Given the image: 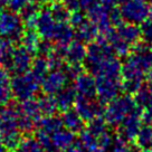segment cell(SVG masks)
<instances>
[{"instance_id":"5bb4252c","label":"cell","mask_w":152,"mask_h":152,"mask_svg":"<svg viewBox=\"0 0 152 152\" xmlns=\"http://www.w3.org/2000/svg\"><path fill=\"white\" fill-rule=\"evenodd\" d=\"M86 57V47L83 42L76 39L69 43L66 47L65 61L69 65H82Z\"/></svg>"},{"instance_id":"7c38bea8","label":"cell","mask_w":152,"mask_h":152,"mask_svg":"<svg viewBox=\"0 0 152 152\" xmlns=\"http://www.w3.org/2000/svg\"><path fill=\"white\" fill-rule=\"evenodd\" d=\"M18 119L19 106L15 103H9L6 106L0 107V132L5 133L19 130Z\"/></svg>"},{"instance_id":"83f0119b","label":"cell","mask_w":152,"mask_h":152,"mask_svg":"<svg viewBox=\"0 0 152 152\" xmlns=\"http://www.w3.org/2000/svg\"><path fill=\"white\" fill-rule=\"evenodd\" d=\"M37 101L43 116L56 115V113L58 112V107H57V103L54 95H42Z\"/></svg>"},{"instance_id":"7a4b0ae2","label":"cell","mask_w":152,"mask_h":152,"mask_svg":"<svg viewBox=\"0 0 152 152\" xmlns=\"http://www.w3.org/2000/svg\"><path fill=\"white\" fill-rule=\"evenodd\" d=\"M113 55V50L110 46V44L105 40L104 38L99 37L96 38L95 42L88 44L86 47V57L84 61L85 68L87 69V73H90L94 76L95 72L100 64L105 58Z\"/></svg>"},{"instance_id":"816d5d0a","label":"cell","mask_w":152,"mask_h":152,"mask_svg":"<svg viewBox=\"0 0 152 152\" xmlns=\"http://www.w3.org/2000/svg\"><path fill=\"white\" fill-rule=\"evenodd\" d=\"M140 152H152L151 149H147V150H141Z\"/></svg>"},{"instance_id":"d6a6232c","label":"cell","mask_w":152,"mask_h":152,"mask_svg":"<svg viewBox=\"0 0 152 152\" xmlns=\"http://www.w3.org/2000/svg\"><path fill=\"white\" fill-rule=\"evenodd\" d=\"M49 9L57 23H68L69 21L71 12L64 6L63 2H54Z\"/></svg>"},{"instance_id":"44dd1931","label":"cell","mask_w":152,"mask_h":152,"mask_svg":"<svg viewBox=\"0 0 152 152\" xmlns=\"http://www.w3.org/2000/svg\"><path fill=\"white\" fill-rule=\"evenodd\" d=\"M39 12H40V9L38 8V5L36 2H28L20 10V18L26 28L36 29Z\"/></svg>"},{"instance_id":"ac0fdd59","label":"cell","mask_w":152,"mask_h":152,"mask_svg":"<svg viewBox=\"0 0 152 152\" xmlns=\"http://www.w3.org/2000/svg\"><path fill=\"white\" fill-rule=\"evenodd\" d=\"M54 96L56 100L58 111L65 112L67 110L72 109V106H74L76 97H77V93H76L74 86L66 85Z\"/></svg>"},{"instance_id":"603a6c76","label":"cell","mask_w":152,"mask_h":152,"mask_svg":"<svg viewBox=\"0 0 152 152\" xmlns=\"http://www.w3.org/2000/svg\"><path fill=\"white\" fill-rule=\"evenodd\" d=\"M75 36L83 43H92L99 36V29L87 19L85 23L75 28Z\"/></svg>"},{"instance_id":"3957f363","label":"cell","mask_w":152,"mask_h":152,"mask_svg":"<svg viewBox=\"0 0 152 152\" xmlns=\"http://www.w3.org/2000/svg\"><path fill=\"white\" fill-rule=\"evenodd\" d=\"M24 23L17 12L6 10L0 6V36L10 42L20 40L25 31Z\"/></svg>"},{"instance_id":"5b68a950","label":"cell","mask_w":152,"mask_h":152,"mask_svg":"<svg viewBox=\"0 0 152 152\" xmlns=\"http://www.w3.org/2000/svg\"><path fill=\"white\" fill-rule=\"evenodd\" d=\"M120 12L126 23L141 25L150 16V5L144 0H124L121 2Z\"/></svg>"},{"instance_id":"d6986e66","label":"cell","mask_w":152,"mask_h":152,"mask_svg":"<svg viewBox=\"0 0 152 152\" xmlns=\"http://www.w3.org/2000/svg\"><path fill=\"white\" fill-rule=\"evenodd\" d=\"M75 38V29L69 23H58L53 40L55 45H68Z\"/></svg>"},{"instance_id":"d590c367","label":"cell","mask_w":152,"mask_h":152,"mask_svg":"<svg viewBox=\"0 0 152 152\" xmlns=\"http://www.w3.org/2000/svg\"><path fill=\"white\" fill-rule=\"evenodd\" d=\"M12 49L14 47L11 45V42L0 36V64L6 65V63L9 61Z\"/></svg>"},{"instance_id":"ab89813d","label":"cell","mask_w":152,"mask_h":152,"mask_svg":"<svg viewBox=\"0 0 152 152\" xmlns=\"http://www.w3.org/2000/svg\"><path fill=\"white\" fill-rule=\"evenodd\" d=\"M113 141H114V137L109 132V130L105 131L104 133H102L100 137L97 138V144H99V147L106 150V151H109L110 148L112 147Z\"/></svg>"},{"instance_id":"2e32d148","label":"cell","mask_w":152,"mask_h":152,"mask_svg":"<svg viewBox=\"0 0 152 152\" xmlns=\"http://www.w3.org/2000/svg\"><path fill=\"white\" fill-rule=\"evenodd\" d=\"M121 68L122 64L120 63L118 57L114 55L105 58L100 64L95 72L94 77L97 76H106V77H121Z\"/></svg>"},{"instance_id":"8992f818","label":"cell","mask_w":152,"mask_h":152,"mask_svg":"<svg viewBox=\"0 0 152 152\" xmlns=\"http://www.w3.org/2000/svg\"><path fill=\"white\" fill-rule=\"evenodd\" d=\"M96 80V96L105 105L120 96L122 92L121 77H106L97 76Z\"/></svg>"},{"instance_id":"1f68e13d","label":"cell","mask_w":152,"mask_h":152,"mask_svg":"<svg viewBox=\"0 0 152 152\" xmlns=\"http://www.w3.org/2000/svg\"><path fill=\"white\" fill-rule=\"evenodd\" d=\"M107 126L109 124L105 121L103 116H97L95 119L91 120L90 122H87L86 129L90 131L94 137L99 138L102 133H104L105 131H107Z\"/></svg>"},{"instance_id":"8fae6325","label":"cell","mask_w":152,"mask_h":152,"mask_svg":"<svg viewBox=\"0 0 152 152\" xmlns=\"http://www.w3.org/2000/svg\"><path fill=\"white\" fill-rule=\"evenodd\" d=\"M57 24L58 23L55 20L49 8L40 9L36 24V30L40 37L46 40H53Z\"/></svg>"},{"instance_id":"836d02e7","label":"cell","mask_w":152,"mask_h":152,"mask_svg":"<svg viewBox=\"0 0 152 152\" xmlns=\"http://www.w3.org/2000/svg\"><path fill=\"white\" fill-rule=\"evenodd\" d=\"M78 140L83 144V147L86 149L87 152H90L91 150H93V149L99 147V144H97V138L94 137L86 128L78 134Z\"/></svg>"},{"instance_id":"9a60e30c","label":"cell","mask_w":152,"mask_h":152,"mask_svg":"<svg viewBox=\"0 0 152 152\" xmlns=\"http://www.w3.org/2000/svg\"><path fill=\"white\" fill-rule=\"evenodd\" d=\"M115 31L118 34V36L126 44H129L131 47L139 44L140 38H141V29H140V27L138 25L131 24V23H125V24L122 23V24L116 27Z\"/></svg>"},{"instance_id":"f35d334b","label":"cell","mask_w":152,"mask_h":152,"mask_svg":"<svg viewBox=\"0 0 152 152\" xmlns=\"http://www.w3.org/2000/svg\"><path fill=\"white\" fill-rule=\"evenodd\" d=\"M141 37L143 39V43H145L148 46L152 47V18H149L141 24Z\"/></svg>"},{"instance_id":"52a82bcc","label":"cell","mask_w":152,"mask_h":152,"mask_svg":"<svg viewBox=\"0 0 152 152\" xmlns=\"http://www.w3.org/2000/svg\"><path fill=\"white\" fill-rule=\"evenodd\" d=\"M142 124V110L137 107L116 126V137L130 143L135 141Z\"/></svg>"},{"instance_id":"e575fe53","label":"cell","mask_w":152,"mask_h":152,"mask_svg":"<svg viewBox=\"0 0 152 152\" xmlns=\"http://www.w3.org/2000/svg\"><path fill=\"white\" fill-rule=\"evenodd\" d=\"M36 138L40 143L44 152H62L55 145V143H54L50 135H48V134L44 132H40V131H37L36 132Z\"/></svg>"},{"instance_id":"f907efd6","label":"cell","mask_w":152,"mask_h":152,"mask_svg":"<svg viewBox=\"0 0 152 152\" xmlns=\"http://www.w3.org/2000/svg\"><path fill=\"white\" fill-rule=\"evenodd\" d=\"M90 152H109V151H106V150H104V149L97 147V148H95V149H93V150H91Z\"/></svg>"},{"instance_id":"db71d44e","label":"cell","mask_w":152,"mask_h":152,"mask_svg":"<svg viewBox=\"0 0 152 152\" xmlns=\"http://www.w3.org/2000/svg\"><path fill=\"white\" fill-rule=\"evenodd\" d=\"M151 150H152V147H151Z\"/></svg>"},{"instance_id":"ffe728a7","label":"cell","mask_w":152,"mask_h":152,"mask_svg":"<svg viewBox=\"0 0 152 152\" xmlns=\"http://www.w3.org/2000/svg\"><path fill=\"white\" fill-rule=\"evenodd\" d=\"M63 128H64V124H63L62 116L50 115V116H43L40 119L37 124L36 131H40L48 135H53L54 133L62 130Z\"/></svg>"},{"instance_id":"6da1fadb","label":"cell","mask_w":152,"mask_h":152,"mask_svg":"<svg viewBox=\"0 0 152 152\" xmlns=\"http://www.w3.org/2000/svg\"><path fill=\"white\" fill-rule=\"evenodd\" d=\"M137 103L132 95H120L113 101L107 103L105 107L103 118L109 126H118L129 114L137 109Z\"/></svg>"},{"instance_id":"e0dca14e","label":"cell","mask_w":152,"mask_h":152,"mask_svg":"<svg viewBox=\"0 0 152 152\" xmlns=\"http://www.w3.org/2000/svg\"><path fill=\"white\" fill-rule=\"evenodd\" d=\"M62 120L64 128L73 132L74 134H80L86 128L85 121L82 119V116L77 113L75 109H69L63 112Z\"/></svg>"},{"instance_id":"681fc988","label":"cell","mask_w":152,"mask_h":152,"mask_svg":"<svg viewBox=\"0 0 152 152\" xmlns=\"http://www.w3.org/2000/svg\"><path fill=\"white\" fill-rule=\"evenodd\" d=\"M10 0H0V6L1 7H8V5H9Z\"/></svg>"},{"instance_id":"ba28073f","label":"cell","mask_w":152,"mask_h":152,"mask_svg":"<svg viewBox=\"0 0 152 152\" xmlns=\"http://www.w3.org/2000/svg\"><path fill=\"white\" fill-rule=\"evenodd\" d=\"M33 61V54L23 46H19L12 49L9 61L6 63L5 68L7 71L15 73L16 75L28 73Z\"/></svg>"},{"instance_id":"4fadbf2b","label":"cell","mask_w":152,"mask_h":152,"mask_svg":"<svg viewBox=\"0 0 152 152\" xmlns=\"http://www.w3.org/2000/svg\"><path fill=\"white\" fill-rule=\"evenodd\" d=\"M74 88L78 96L83 97H96V80L90 73L83 72L74 80Z\"/></svg>"},{"instance_id":"b9f144b4","label":"cell","mask_w":152,"mask_h":152,"mask_svg":"<svg viewBox=\"0 0 152 152\" xmlns=\"http://www.w3.org/2000/svg\"><path fill=\"white\" fill-rule=\"evenodd\" d=\"M28 2H29V0H10L7 9L11 10V11H14V12H18V11L20 12V10L23 9Z\"/></svg>"},{"instance_id":"bcb514c9","label":"cell","mask_w":152,"mask_h":152,"mask_svg":"<svg viewBox=\"0 0 152 152\" xmlns=\"http://www.w3.org/2000/svg\"><path fill=\"white\" fill-rule=\"evenodd\" d=\"M100 0H80V4H81V9L84 10L85 12H87L88 10H91L94 7Z\"/></svg>"},{"instance_id":"f1b7e54d","label":"cell","mask_w":152,"mask_h":152,"mask_svg":"<svg viewBox=\"0 0 152 152\" xmlns=\"http://www.w3.org/2000/svg\"><path fill=\"white\" fill-rule=\"evenodd\" d=\"M135 145L140 150H147L151 149L152 147V126L144 124L141 130L139 131L137 139H135Z\"/></svg>"},{"instance_id":"277c9868","label":"cell","mask_w":152,"mask_h":152,"mask_svg":"<svg viewBox=\"0 0 152 152\" xmlns=\"http://www.w3.org/2000/svg\"><path fill=\"white\" fill-rule=\"evenodd\" d=\"M10 85L14 97L16 100L23 102L35 97V95L37 94L39 90L40 83L29 72V73L15 75L14 78L10 81Z\"/></svg>"},{"instance_id":"cb8c5ba5","label":"cell","mask_w":152,"mask_h":152,"mask_svg":"<svg viewBox=\"0 0 152 152\" xmlns=\"http://www.w3.org/2000/svg\"><path fill=\"white\" fill-rule=\"evenodd\" d=\"M20 42H21V46L26 48L27 50H29L31 54L38 53V48H39V45L42 43L40 36L37 33V30L29 28L25 29L23 36L20 38Z\"/></svg>"},{"instance_id":"f5cc1de1","label":"cell","mask_w":152,"mask_h":152,"mask_svg":"<svg viewBox=\"0 0 152 152\" xmlns=\"http://www.w3.org/2000/svg\"><path fill=\"white\" fill-rule=\"evenodd\" d=\"M120 1H121V2H122V1H124V0H120ZM144 1H145V0H144Z\"/></svg>"},{"instance_id":"7bdbcfd3","label":"cell","mask_w":152,"mask_h":152,"mask_svg":"<svg viewBox=\"0 0 152 152\" xmlns=\"http://www.w3.org/2000/svg\"><path fill=\"white\" fill-rule=\"evenodd\" d=\"M63 4L69 10V12H75L81 9V4L80 0H63Z\"/></svg>"},{"instance_id":"11a10c76","label":"cell","mask_w":152,"mask_h":152,"mask_svg":"<svg viewBox=\"0 0 152 152\" xmlns=\"http://www.w3.org/2000/svg\"><path fill=\"white\" fill-rule=\"evenodd\" d=\"M0 133H1V132H0Z\"/></svg>"},{"instance_id":"f546056e","label":"cell","mask_w":152,"mask_h":152,"mask_svg":"<svg viewBox=\"0 0 152 152\" xmlns=\"http://www.w3.org/2000/svg\"><path fill=\"white\" fill-rule=\"evenodd\" d=\"M14 152H44V150L36 137L27 134L23 137L18 148Z\"/></svg>"},{"instance_id":"60d3db41","label":"cell","mask_w":152,"mask_h":152,"mask_svg":"<svg viewBox=\"0 0 152 152\" xmlns=\"http://www.w3.org/2000/svg\"><path fill=\"white\" fill-rule=\"evenodd\" d=\"M87 17H86L85 15L83 14L82 11H75V12H72L71 14V17H69V24L72 25V27L75 29L77 28L78 26H81L83 23H85L86 20H87Z\"/></svg>"},{"instance_id":"9f6ffc18","label":"cell","mask_w":152,"mask_h":152,"mask_svg":"<svg viewBox=\"0 0 152 152\" xmlns=\"http://www.w3.org/2000/svg\"><path fill=\"white\" fill-rule=\"evenodd\" d=\"M10 152H11V151H10Z\"/></svg>"},{"instance_id":"ee69618b","label":"cell","mask_w":152,"mask_h":152,"mask_svg":"<svg viewBox=\"0 0 152 152\" xmlns=\"http://www.w3.org/2000/svg\"><path fill=\"white\" fill-rule=\"evenodd\" d=\"M62 152H87V151H86L85 148L83 147V144L80 142V140L76 139L73 144H71L67 149L63 150Z\"/></svg>"},{"instance_id":"d4e9b609","label":"cell","mask_w":152,"mask_h":152,"mask_svg":"<svg viewBox=\"0 0 152 152\" xmlns=\"http://www.w3.org/2000/svg\"><path fill=\"white\" fill-rule=\"evenodd\" d=\"M50 72L49 64H48L47 57L45 56H38L34 58L31 67H30V74L37 80L40 84L43 80L46 77L48 73Z\"/></svg>"},{"instance_id":"7dc6e473","label":"cell","mask_w":152,"mask_h":152,"mask_svg":"<svg viewBox=\"0 0 152 152\" xmlns=\"http://www.w3.org/2000/svg\"><path fill=\"white\" fill-rule=\"evenodd\" d=\"M35 2H40V4H54L56 0H34Z\"/></svg>"},{"instance_id":"c3c4849f","label":"cell","mask_w":152,"mask_h":152,"mask_svg":"<svg viewBox=\"0 0 152 152\" xmlns=\"http://www.w3.org/2000/svg\"><path fill=\"white\" fill-rule=\"evenodd\" d=\"M0 152H8V149L6 148V145L1 140H0Z\"/></svg>"},{"instance_id":"4dcf8cb0","label":"cell","mask_w":152,"mask_h":152,"mask_svg":"<svg viewBox=\"0 0 152 152\" xmlns=\"http://www.w3.org/2000/svg\"><path fill=\"white\" fill-rule=\"evenodd\" d=\"M21 139H23V135H21L20 130H15V131L5 132L0 134V140L4 142L6 148L11 152H14L18 148Z\"/></svg>"},{"instance_id":"74e56055","label":"cell","mask_w":152,"mask_h":152,"mask_svg":"<svg viewBox=\"0 0 152 152\" xmlns=\"http://www.w3.org/2000/svg\"><path fill=\"white\" fill-rule=\"evenodd\" d=\"M137 145H132L130 142H126L119 137L114 138V141L112 143V147L110 148L109 152H133V149H135Z\"/></svg>"},{"instance_id":"7402d4cb","label":"cell","mask_w":152,"mask_h":152,"mask_svg":"<svg viewBox=\"0 0 152 152\" xmlns=\"http://www.w3.org/2000/svg\"><path fill=\"white\" fill-rule=\"evenodd\" d=\"M19 112L21 114H24L25 116L29 118V119L34 120L37 124L40 121V119L43 118V114H42L40 109H39L38 101L35 97H31V99H28V100L20 102V104H19Z\"/></svg>"},{"instance_id":"484cf974","label":"cell","mask_w":152,"mask_h":152,"mask_svg":"<svg viewBox=\"0 0 152 152\" xmlns=\"http://www.w3.org/2000/svg\"><path fill=\"white\" fill-rule=\"evenodd\" d=\"M133 97L139 109L144 110L152 106V82L149 84H143Z\"/></svg>"},{"instance_id":"4316f807","label":"cell","mask_w":152,"mask_h":152,"mask_svg":"<svg viewBox=\"0 0 152 152\" xmlns=\"http://www.w3.org/2000/svg\"><path fill=\"white\" fill-rule=\"evenodd\" d=\"M53 139V141L61 151L65 150L69 147L71 144L74 143V141L76 140L75 134L71 131H68L67 129L63 128L62 130L57 131L56 133H54L53 135H50Z\"/></svg>"},{"instance_id":"8d00e7d4","label":"cell","mask_w":152,"mask_h":152,"mask_svg":"<svg viewBox=\"0 0 152 152\" xmlns=\"http://www.w3.org/2000/svg\"><path fill=\"white\" fill-rule=\"evenodd\" d=\"M14 97L10 82L0 83V107L6 106L11 103V99Z\"/></svg>"},{"instance_id":"9c48e42d","label":"cell","mask_w":152,"mask_h":152,"mask_svg":"<svg viewBox=\"0 0 152 152\" xmlns=\"http://www.w3.org/2000/svg\"><path fill=\"white\" fill-rule=\"evenodd\" d=\"M75 110L77 113L82 116V119L85 122H90L91 120L95 119L97 116H103L106 105L102 103L99 99H90V97H83L78 96L75 101Z\"/></svg>"},{"instance_id":"f6af8a7d","label":"cell","mask_w":152,"mask_h":152,"mask_svg":"<svg viewBox=\"0 0 152 152\" xmlns=\"http://www.w3.org/2000/svg\"><path fill=\"white\" fill-rule=\"evenodd\" d=\"M142 121L143 124L152 126V106L142 110Z\"/></svg>"},{"instance_id":"30bf717a","label":"cell","mask_w":152,"mask_h":152,"mask_svg":"<svg viewBox=\"0 0 152 152\" xmlns=\"http://www.w3.org/2000/svg\"><path fill=\"white\" fill-rule=\"evenodd\" d=\"M67 81H68V77L65 74L63 68L53 69L48 73L42 82L43 92L47 95L57 94L63 87H65L67 85Z\"/></svg>"}]
</instances>
